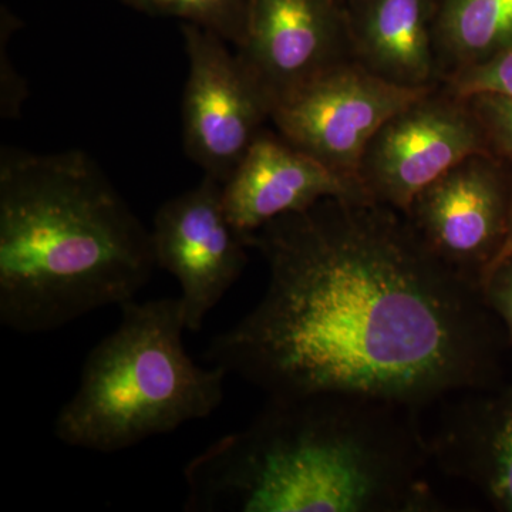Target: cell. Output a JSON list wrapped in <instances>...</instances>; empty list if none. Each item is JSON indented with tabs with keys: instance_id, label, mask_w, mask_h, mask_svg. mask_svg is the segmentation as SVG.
Wrapping results in <instances>:
<instances>
[{
	"instance_id": "6da1fadb",
	"label": "cell",
	"mask_w": 512,
	"mask_h": 512,
	"mask_svg": "<svg viewBox=\"0 0 512 512\" xmlns=\"http://www.w3.org/2000/svg\"><path fill=\"white\" fill-rule=\"evenodd\" d=\"M251 247L268 266L264 296L205 357L268 397L346 394L423 413L507 362L480 286L392 207L328 198L269 222Z\"/></svg>"
},
{
	"instance_id": "7a4b0ae2",
	"label": "cell",
	"mask_w": 512,
	"mask_h": 512,
	"mask_svg": "<svg viewBox=\"0 0 512 512\" xmlns=\"http://www.w3.org/2000/svg\"><path fill=\"white\" fill-rule=\"evenodd\" d=\"M421 412L346 394L268 397L188 461V512H429L444 507Z\"/></svg>"
},
{
	"instance_id": "3957f363",
	"label": "cell",
	"mask_w": 512,
	"mask_h": 512,
	"mask_svg": "<svg viewBox=\"0 0 512 512\" xmlns=\"http://www.w3.org/2000/svg\"><path fill=\"white\" fill-rule=\"evenodd\" d=\"M157 269L151 232L92 157H0V323L53 332L134 301Z\"/></svg>"
},
{
	"instance_id": "277c9868",
	"label": "cell",
	"mask_w": 512,
	"mask_h": 512,
	"mask_svg": "<svg viewBox=\"0 0 512 512\" xmlns=\"http://www.w3.org/2000/svg\"><path fill=\"white\" fill-rule=\"evenodd\" d=\"M119 326L84 360L79 387L55 420L66 446L113 454L207 419L224 402L228 373L185 350L183 303L130 301Z\"/></svg>"
},
{
	"instance_id": "5b68a950",
	"label": "cell",
	"mask_w": 512,
	"mask_h": 512,
	"mask_svg": "<svg viewBox=\"0 0 512 512\" xmlns=\"http://www.w3.org/2000/svg\"><path fill=\"white\" fill-rule=\"evenodd\" d=\"M431 90L397 86L348 60L279 100L271 121L292 146L359 183L360 164L380 128Z\"/></svg>"
},
{
	"instance_id": "8992f818",
	"label": "cell",
	"mask_w": 512,
	"mask_h": 512,
	"mask_svg": "<svg viewBox=\"0 0 512 512\" xmlns=\"http://www.w3.org/2000/svg\"><path fill=\"white\" fill-rule=\"evenodd\" d=\"M485 151L490 146L471 104L440 84L380 128L357 180L370 200L404 214L421 191Z\"/></svg>"
},
{
	"instance_id": "52a82bcc",
	"label": "cell",
	"mask_w": 512,
	"mask_h": 512,
	"mask_svg": "<svg viewBox=\"0 0 512 512\" xmlns=\"http://www.w3.org/2000/svg\"><path fill=\"white\" fill-rule=\"evenodd\" d=\"M188 73L183 99L187 156L224 184L271 121V104L220 36L181 26Z\"/></svg>"
},
{
	"instance_id": "ba28073f",
	"label": "cell",
	"mask_w": 512,
	"mask_h": 512,
	"mask_svg": "<svg viewBox=\"0 0 512 512\" xmlns=\"http://www.w3.org/2000/svg\"><path fill=\"white\" fill-rule=\"evenodd\" d=\"M150 232L157 268L180 285L187 330L198 332L247 268L251 242L229 221L220 181L205 175L158 208Z\"/></svg>"
},
{
	"instance_id": "9c48e42d",
	"label": "cell",
	"mask_w": 512,
	"mask_h": 512,
	"mask_svg": "<svg viewBox=\"0 0 512 512\" xmlns=\"http://www.w3.org/2000/svg\"><path fill=\"white\" fill-rule=\"evenodd\" d=\"M510 205L511 190L485 151L421 191L404 215L431 254L481 288L507 237Z\"/></svg>"
},
{
	"instance_id": "30bf717a",
	"label": "cell",
	"mask_w": 512,
	"mask_h": 512,
	"mask_svg": "<svg viewBox=\"0 0 512 512\" xmlns=\"http://www.w3.org/2000/svg\"><path fill=\"white\" fill-rule=\"evenodd\" d=\"M235 52L274 109L299 87L353 60L342 0H252Z\"/></svg>"
},
{
	"instance_id": "8fae6325",
	"label": "cell",
	"mask_w": 512,
	"mask_h": 512,
	"mask_svg": "<svg viewBox=\"0 0 512 512\" xmlns=\"http://www.w3.org/2000/svg\"><path fill=\"white\" fill-rule=\"evenodd\" d=\"M427 431L434 471L467 485L495 511L512 512V349L501 372L437 406Z\"/></svg>"
},
{
	"instance_id": "7c38bea8",
	"label": "cell",
	"mask_w": 512,
	"mask_h": 512,
	"mask_svg": "<svg viewBox=\"0 0 512 512\" xmlns=\"http://www.w3.org/2000/svg\"><path fill=\"white\" fill-rule=\"evenodd\" d=\"M340 197L367 195L357 181L335 173L266 128L222 184L229 221L249 242L269 222Z\"/></svg>"
},
{
	"instance_id": "4fadbf2b",
	"label": "cell",
	"mask_w": 512,
	"mask_h": 512,
	"mask_svg": "<svg viewBox=\"0 0 512 512\" xmlns=\"http://www.w3.org/2000/svg\"><path fill=\"white\" fill-rule=\"evenodd\" d=\"M352 59L410 89L441 84L434 25L439 0H342Z\"/></svg>"
},
{
	"instance_id": "5bb4252c",
	"label": "cell",
	"mask_w": 512,
	"mask_h": 512,
	"mask_svg": "<svg viewBox=\"0 0 512 512\" xmlns=\"http://www.w3.org/2000/svg\"><path fill=\"white\" fill-rule=\"evenodd\" d=\"M434 39L443 83L512 46V0H439Z\"/></svg>"
},
{
	"instance_id": "9a60e30c",
	"label": "cell",
	"mask_w": 512,
	"mask_h": 512,
	"mask_svg": "<svg viewBox=\"0 0 512 512\" xmlns=\"http://www.w3.org/2000/svg\"><path fill=\"white\" fill-rule=\"evenodd\" d=\"M156 18H173L197 26L237 47L245 35L252 0H117Z\"/></svg>"
},
{
	"instance_id": "2e32d148",
	"label": "cell",
	"mask_w": 512,
	"mask_h": 512,
	"mask_svg": "<svg viewBox=\"0 0 512 512\" xmlns=\"http://www.w3.org/2000/svg\"><path fill=\"white\" fill-rule=\"evenodd\" d=\"M447 93L468 100L477 96L512 99V46L474 66L450 74L441 83Z\"/></svg>"
},
{
	"instance_id": "e0dca14e",
	"label": "cell",
	"mask_w": 512,
	"mask_h": 512,
	"mask_svg": "<svg viewBox=\"0 0 512 512\" xmlns=\"http://www.w3.org/2000/svg\"><path fill=\"white\" fill-rule=\"evenodd\" d=\"M480 120L488 146L512 156V99L500 96H477L468 99Z\"/></svg>"
},
{
	"instance_id": "ac0fdd59",
	"label": "cell",
	"mask_w": 512,
	"mask_h": 512,
	"mask_svg": "<svg viewBox=\"0 0 512 512\" xmlns=\"http://www.w3.org/2000/svg\"><path fill=\"white\" fill-rule=\"evenodd\" d=\"M481 291L485 302L503 325L512 349V255L485 275Z\"/></svg>"
},
{
	"instance_id": "d6986e66",
	"label": "cell",
	"mask_w": 512,
	"mask_h": 512,
	"mask_svg": "<svg viewBox=\"0 0 512 512\" xmlns=\"http://www.w3.org/2000/svg\"><path fill=\"white\" fill-rule=\"evenodd\" d=\"M512 255V188H511V205H510V220H508V231L507 237H505V241L503 247H501L500 252H498L497 258L491 265V268L488 269V272L494 268L495 265L500 264L501 261H504L505 258ZM487 272V274H488ZM485 274V275H487ZM485 278V276H484Z\"/></svg>"
}]
</instances>
